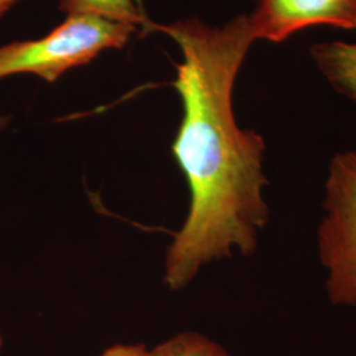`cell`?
Listing matches in <instances>:
<instances>
[{
  "instance_id": "obj_2",
  "label": "cell",
  "mask_w": 356,
  "mask_h": 356,
  "mask_svg": "<svg viewBox=\"0 0 356 356\" xmlns=\"http://www.w3.org/2000/svg\"><path fill=\"white\" fill-rule=\"evenodd\" d=\"M136 26L95 15H72L47 36L0 47V79L33 74L53 83L107 49L123 48Z\"/></svg>"
},
{
  "instance_id": "obj_5",
  "label": "cell",
  "mask_w": 356,
  "mask_h": 356,
  "mask_svg": "<svg viewBox=\"0 0 356 356\" xmlns=\"http://www.w3.org/2000/svg\"><path fill=\"white\" fill-rule=\"evenodd\" d=\"M310 54L332 89L356 103V42H318Z\"/></svg>"
},
{
  "instance_id": "obj_3",
  "label": "cell",
  "mask_w": 356,
  "mask_h": 356,
  "mask_svg": "<svg viewBox=\"0 0 356 356\" xmlns=\"http://www.w3.org/2000/svg\"><path fill=\"white\" fill-rule=\"evenodd\" d=\"M317 231L325 288L334 305L356 306V149L331 159Z\"/></svg>"
},
{
  "instance_id": "obj_8",
  "label": "cell",
  "mask_w": 356,
  "mask_h": 356,
  "mask_svg": "<svg viewBox=\"0 0 356 356\" xmlns=\"http://www.w3.org/2000/svg\"><path fill=\"white\" fill-rule=\"evenodd\" d=\"M97 356H151V348L144 343H116Z\"/></svg>"
},
{
  "instance_id": "obj_1",
  "label": "cell",
  "mask_w": 356,
  "mask_h": 356,
  "mask_svg": "<svg viewBox=\"0 0 356 356\" xmlns=\"http://www.w3.org/2000/svg\"><path fill=\"white\" fill-rule=\"evenodd\" d=\"M181 49L173 88L182 119L172 144L173 157L191 191L188 216L166 250L164 281L170 291L186 288L204 266L251 256L269 220L264 191V138L241 128L234 113V88L256 42L247 15L225 26L200 19L153 24Z\"/></svg>"
},
{
  "instance_id": "obj_10",
  "label": "cell",
  "mask_w": 356,
  "mask_h": 356,
  "mask_svg": "<svg viewBox=\"0 0 356 356\" xmlns=\"http://www.w3.org/2000/svg\"><path fill=\"white\" fill-rule=\"evenodd\" d=\"M8 120H10V118H8V116L0 114V132H1L4 128L7 127V124H8Z\"/></svg>"
},
{
  "instance_id": "obj_7",
  "label": "cell",
  "mask_w": 356,
  "mask_h": 356,
  "mask_svg": "<svg viewBox=\"0 0 356 356\" xmlns=\"http://www.w3.org/2000/svg\"><path fill=\"white\" fill-rule=\"evenodd\" d=\"M151 356H231L229 351L195 331H181L151 350Z\"/></svg>"
},
{
  "instance_id": "obj_4",
  "label": "cell",
  "mask_w": 356,
  "mask_h": 356,
  "mask_svg": "<svg viewBox=\"0 0 356 356\" xmlns=\"http://www.w3.org/2000/svg\"><path fill=\"white\" fill-rule=\"evenodd\" d=\"M247 16L256 41L279 44L310 26L356 31V0H259Z\"/></svg>"
},
{
  "instance_id": "obj_9",
  "label": "cell",
  "mask_w": 356,
  "mask_h": 356,
  "mask_svg": "<svg viewBox=\"0 0 356 356\" xmlns=\"http://www.w3.org/2000/svg\"><path fill=\"white\" fill-rule=\"evenodd\" d=\"M20 1H23V0H0V17H3L6 13H8L13 7H15Z\"/></svg>"
},
{
  "instance_id": "obj_6",
  "label": "cell",
  "mask_w": 356,
  "mask_h": 356,
  "mask_svg": "<svg viewBox=\"0 0 356 356\" xmlns=\"http://www.w3.org/2000/svg\"><path fill=\"white\" fill-rule=\"evenodd\" d=\"M58 8L67 16L95 15L108 20L143 26L152 29V23L145 17L139 0H60Z\"/></svg>"
}]
</instances>
